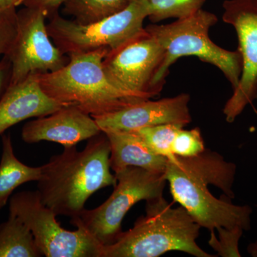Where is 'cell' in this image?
<instances>
[{
  "mask_svg": "<svg viewBox=\"0 0 257 257\" xmlns=\"http://www.w3.org/2000/svg\"><path fill=\"white\" fill-rule=\"evenodd\" d=\"M204 139L200 128L185 130L180 128L172 145V152L175 156L192 157L205 150Z\"/></svg>",
  "mask_w": 257,
  "mask_h": 257,
  "instance_id": "21",
  "label": "cell"
},
{
  "mask_svg": "<svg viewBox=\"0 0 257 257\" xmlns=\"http://www.w3.org/2000/svg\"><path fill=\"white\" fill-rule=\"evenodd\" d=\"M217 23L214 13L201 9L168 25H151L145 28L165 49V60L161 73L163 80L166 81L170 67L176 61L186 56H195L217 67L233 90L238 87L242 72L241 55L238 50H224L211 41L209 30Z\"/></svg>",
  "mask_w": 257,
  "mask_h": 257,
  "instance_id": "5",
  "label": "cell"
},
{
  "mask_svg": "<svg viewBox=\"0 0 257 257\" xmlns=\"http://www.w3.org/2000/svg\"><path fill=\"white\" fill-rule=\"evenodd\" d=\"M10 214L28 226L46 257H102V246L85 230L64 229L55 211L42 202L37 191H23L10 199Z\"/></svg>",
  "mask_w": 257,
  "mask_h": 257,
  "instance_id": "8",
  "label": "cell"
},
{
  "mask_svg": "<svg viewBox=\"0 0 257 257\" xmlns=\"http://www.w3.org/2000/svg\"><path fill=\"white\" fill-rule=\"evenodd\" d=\"M247 251L251 256L257 257V241H254V242L250 243L248 244Z\"/></svg>",
  "mask_w": 257,
  "mask_h": 257,
  "instance_id": "27",
  "label": "cell"
},
{
  "mask_svg": "<svg viewBox=\"0 0 257 257\" xmlns=\"http://www.w3.org/2000/svg\"><path fill=\"white\" fill-rule=\"evenodd\" d=\"M236 174L234 163L207 149L195 157L174 155L165 170L174 201L210 232L220 228L251 229L252 209L231 202Z\"/></svg>",
  "mask_w": 257,
  "mask_h": 257,
  "instance_id": "1",
  "label": "cell"
},
{
  "mask_svg": "<svg viewBox=\"0 0 257 257\" xmlns=\"http://www.w3.org/2000/svg\"><path fill=\"white\" fill-rule=\"evenodd\" d=\"M11 67L6 57L0 60V96L3 95L5 89L9 85Z\"/></svg>",
  "mask_w": 257,
  "mask_h": 257,
  "instance_id": "25",
  "label": "cell"
},
{
  "mask_svg": "<svg viewBox=\"0 0 257 257\" xmlns=\"http://www.w3.org/2000/svg\"><path fill=\"white\" fill-rule=\"evenodd\" d=\"M66 106L42 90L36 74L8 85L0 98V135L30 118L47 116Z\"/></svg>",
  "mask_w": 257,
  "mask_h": 257,
  "instance_id": "14",
  "label": "cell"
},
{
  "mask_svg": "<svg viewBox=\"0 0 257 257\" xmlns=\"http://www.w3.org/2000/svg\"><path fill=\"white\" fill-rule=\"evenodd\" d=\"M101 133L91 115L74 106H66L27 122L22 130V139L28 144L47 141L69 147Z\"/></svg>",
  "mask_w": 257,
  "mask_h": 257,
  "instance_id": "13",
  "label": "cell"
},
{
  "mask_svg": "<svg viewBox=\"0 0 257 257\" xmlns=\"http://www.w3.org/2000/svg\"><path fill=\"white\" fill-rule=\"evenodd\" d=\"M148 16L147 0H130L122 11L87 25L56 13L50 16L47 28L52 42L68 57L101 48L110 52L144 33V22Z\"/></svg>",
  "mask_w": 257,
  "mask_h": 257,
  "instance_id": "7",
  "label": "cell"
},
{
  "mask_svg": "<svg viewBox=\"0 0 257 257\" xmlns=\"http://www.w3.org/2000/svg\"><path fill=\"white\" fill-rule=\"evenodd\" d=\"M107 49L74 54L62 68L36 74L42 90L64 106L78 108L92 116L114 112L145 100L121 90L104 72L103 60Z\"/></svg>",
  "mask_w": 257,
  "mask_h": 257,
  "instance_id": "3",
  "label": "cell"
},
{
  "mask_svg": "<svg viewBox=\"0 0 257 257\" xmlns=\"http://www.w3.org/2000/svg\"><path fill=\"white\" fill-rule=\"evenodd\" d=\"M201 228L184 207L173 208L161 196L146 202V214L116 242L104 246L102 257H157L172 251L216 256L197 244Z\"/></svg>",
  "mask_w": 257,
  "mask_h": 257,
  "instance_id": "4",
  "label": "cell"
},
{
  "mask_svg": "<svg viewBox=\"0 0 257 257\" xmlns=\"http://www.w3.org/2000/svg\"><path fill=\"white\" fill-rule=\"evenodd\" d=\"M114 175L116 184L105 202L71 219V224L85 230L102 247L119 239L123 219L132 207L141 201L163 196L167 182L164 172L140 167H126Z\"/></svg>",
  "mask_w": 257,
  "mask_h": 257,
  "instance_id": "6",
  "label": "cell"
},
{
  "mask_svg": "<svg viewBox=\"0 0 257 257\" xmlns=\"http://www.w3.org/2000/svg\"><path fill=\"white\" fill-rule=\"evenodd\" d=\"M222 7V20L236 30L242 60L239 84L223 109L232 123L257 97V0H225Z\"/></svg>",
  "mask_w": 257,
  "mask_h": 257,
  "instance_id": "11",
  "label": "cell"
},
{
  "mask_svg": "<svg viewBox=\"0 0 257 257\" xmlns=\"http://www.w3.org/2000/svg\"><path fill=\"white\" fill-rule=\"evenodd\" d=\"M130 3V0H67L63 13L73 17L77 23L87 25L122 11Z\"/></svg>",
  "mask_w": 257,
  "mask_h": 257,
  "instance_id": "18",
  "label": "cell"
},
{
  "mask_svg": "<svg viewBox=\"0 0 257 257\" xmlns=\"http://www.w3.org/2000/svg\"><path fill=\"white\" fill-rule=\"evenodd\" d=\"M46 12L25 7L18 12L16 33L8 53L11 72L9 85L22 82L32 74L49 73L67 64L62 53L49 35Z\"/></svg>",
  "mask_w": 257,
  "mask_h": 257,
  "instance_id": "10",
  "label": "cell"
},
{
  "mask_svg": "<svg viewBox=\"0 0 257 257\" xmlns=\"http://www.w3.org/2000/svg\"><path fill=\"white\" fill-rule=\"evenodd\" d=\"M102 133L110 144V167L114 174L128 167L165 173L168 158L152 151L135 130Z\"/></svg>",
  "mask_w": 257,
  "mask_h": 257,
  "instance_id": "15",
  "label": "cell"
},
{
  "mask_svg": "<svg viewBox=\"0 0 257 257\" xmlns=\"http://www.w3.org/2000/svg\"><path fill=\"white\" fill-rule=\"evenodd\" d=\"M1 136L0 210L8 204L15 189L27 182H37L41 175V167H30L18 160L10 134H3Z\"/></svg>",
  "mask_w": 257,
  "mask_h": 257,
  "instance_id": "16",
  "label": "cell"
},
{
  "mask_svg": "<svg viewBox=\"0 0 257 257\" xmlns=\"http://www.w3.org/2000/svg\"><path fill=\"white\" fill-rule=\"evenodd\" d=\"M110 152L109 140L102 132L88 140L82 151L77 146L64 147L62 153L41 166L37 191L42 202L57 216L72 219L79 215L94 193L116 185Z\"/></svg>",
  "mask_w": 257,
  "mask_h": 257,
  "instance_id": "2",
  "label": "cell"
},
{
  "mask_svg": "<svg viewBox=\"0 0 257 257\" xmlns=\"http://www.w3.org/2000/svg\"><path fill=\"white\" fill-rule=\"evenodd\" d=\"M16 18L0 15V56L8 53L16 33Z\"/></svg>",
  "mask_w": 257,
  "mask_h": 257,
  "instance_id": "23",
  "label": "cell"
},
{
  "mask_svg": "<svg viewBox=\"0 0 257 257\" xmlns=\"http://www.w3.org/2000/svg\"><path fill=\"white\" fill-rule=\"evenodd\" d=\"M256 99H257V97H256Z\"/></svg>",
  "mask_w": 257,
  "mask_h": 257,
  "instance_id": "29",
  "label": "cell"
},
{
  "mask_svg": "<svg viewBox=\"0 0 257 257\" xmlns=\"http://www.w3.org/2000/svg\"><path fill=\"white\" fill-rule=\"evenodd\" d=\"M182 125L165 124L135 130L145 144L157 155L170 159L174 156L172 145Z\"/></svg>",
  "mask_w": 257,
  "mask_h": 257,
  "instance_id": "20",
  "label": "cell"
},
{
  "mask_svg": "<svg viewBox=\"0 0 257 257\" xmlns=\"http://www.w3.org/2000/svg\"><path fill=\"white\" fill-rule=\"evenodd\" d=\"M165 50L155 37L145 32L103 60L108 78L121 90L142 99L155 97L166 81L161 77Z\"/></svg>",
  "mask_w": 257,
  "mask_h": 257,
  "instance_id": "9",
  "label": "cell"
},
{
  "mask_svg": "<svg viewBox=\"0 0 257 257\" xmlns=\"http://www.w3.org/2000/svg\"><path fill=\"white\" fill-rule=\"evenodd\" d=\"M33 234L18 216L0 224V257H41Z\"/></svg>",
  "mask_w": 257,
  "mask_h": 257,
  "instance_id": "17",
  "label": "cell"
},
{
  "mask_svg": "<svg viewBox=\"0 0 257 257\" xmlns=\"http://www.w3.org/2000/svg\"><path fill=\"white\" fill-rule=\"evenodd\" d=\"M190 96L182 93L160 100L138 101L119 110L92 116L101 132L131 131L165 124L185 126L192 121L189 103Z\"/></svg>",
  "mask_w": 257,
  "mask_h": 257,
  "instance_id": "12",
  "label": "cell"
},
{
  "mask_svg": "<svg viewBox=\"0 0 257 257\" xmlns=\"http://www.w3.org/2000/svg\"><path fill=\"white\" fill-rule=\"evenodd\" d=\"M148 18L154 23L167 19L181 20L202 9L206 0H147Z\"/></svg>",
  "mask_w": 257,
  "mask_h": 257,
  "instance_id": "19",
  "label": "cell"
},
{
  "mask_svg": "<svg viewBox=\"0 0 257 257\" xmlns=\"http://www.w3.org/2000/svg\"><path fill=\"white\" fill-rule=\"evenodd\" d=\"M14 0H0V15L16 18L18 11Z\"/></svg>",
  "mask_w": 257,
  "mask_h": 257,
  "instance_id": "26",
  "label": "cell"
},
{
  "mask_svg": "<svg viewBox=\"0 0 257 257\" xmlns=\"http://www.w3.org/2000/svg\"><path fill=\"white\" fill-rule=\"evenodd\" d=\"M218 237L215 232H210L209 244L217 253V256L222 257H240L239 240L244 230L241 227L234 229L220 228L217 229Z\"/></svg>",
  "mask_w": 257,
  "mask_h": 257,
  "instance_id": "22",
  "label": "cell"
},
{
  "mask_svg": "<svg viewBox=\"0 0 257 257\" xmlns=\"http://www.w3.org/2000/svg\"><path fill=\"white\" fill-rule=\"evenodd\" d=\"M14 1L17 6H20V5H21L22 0H14Z\"/></svg>",
  "mask_w": 257,
  "mask_h": 257,
  "instance_id": "28",
  "label": "cell"
},
{
  "mask_svg": "<svg viewBox=\"0 0 257 257\" xmlns=\"http://www.w3.org/2000/svg\"><path fill=\"white\" fill-rule=\"evenodd\" d=\"M67 1V0H22L20 5L43 10L50 17L57 13L59 8Z\"/></svg>",
  "mask_w": 257,
  "mask_h": 257,
  "instance_id": "24",
  "label": "cell"
}]
</instances>
